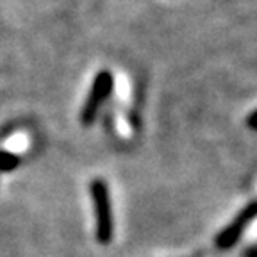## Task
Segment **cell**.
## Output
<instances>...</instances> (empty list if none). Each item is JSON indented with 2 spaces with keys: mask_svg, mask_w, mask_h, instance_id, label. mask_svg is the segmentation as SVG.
<instances>
[{
  "mask_svg": "<svg viewBox=\"0 0 257 257\" xmlns=\"http://www.w3.org/2000/svg\"><path fill=\"white\" fill-rule=\"evenodd\" d=\"M91 198L93 209H95L96 239L102 245H107L112 239V214L107 184L102 179H96V181L91 182Z\"/></svg>",
  "mask_w": 257,
  "mask_h": 257,
  "instance_id": "6da1fadb",
  "label": "cell"
},
{
  "mask_svg": "<svg viewBox=\"0 0 257 257\" xmlns=\"http://www.w3.org/2000/svg\"><path fill=\"white\" fill-rule=\"evenodd\" d=\"M112 88H114V77L109 70H102L96 73V77L93 79L91 89H89V95L84 102V107H82V112H80L82 123L91 125L95 121L96 114L109 98Z\"/></svg>",
  "mask_w": 257,
  "mask_h": 257,
  "instance_id": "7a4b0ae2",
  "label": "cell"
},
{
  "mask_svg": "<svg viewBox=\"0 0 257 257\" xmlns=\"http://www.w3.org/2000/svg\"><path fill=\"white\" fill-rule=\"evenodd\" d=\"M255 218H257V202H252V204L246 205L243 211H239V214L216 236L214 243H216L218 248L220 250L232 248L237 241H239L241 234L245 232L246 227H248Z\"/></svg>",
  "mask_w": 257,
  "mask_h": 257,
  "instance_id": "3957f363",
  "label": "cell"
},
{
  "mask_svg": "<svg viewBox=\"0 0 257 257\" xmlns=\"http://www.w3.org/2000/svg\"><path fill=\"white\" fill-rule=\"evenodd\" d=\"M18 165V157L11 154H0V170H13Z\"/></svg>",
  "mask_w": 257,
  "mask_h": 257,
  "instance_id": "277c9868",
  "label": "cell"
},
{
  "mask_svg": "<svg viewBox=\"0 0 257 257\" xmlns=\"http://www.w3.org/2000/svg\"><path fill=\"white\" fill-rule=\"evenodd\" d=\"M246 123H248V127H250V128L257 131V111H253L252 114H250L248 120H246Z\"/></svg>",
  "mask_w": 257,
  "mask_h": 257,
  "instance_id": "5b68a950",
  "label": "cell"
},
{
  "mask_svg": "<svg viewBox=\"0 0 257 257\" xmlns=\"http://www.w3.org/2000/svg\"><path fill=\"white\" fill-rule=\"evenodd\" d=\"M246 257H257V246H253V248H250L248 252H246Z\"/></svg>",
  "mask_w": 257,
  "mask_h": 257,
  "instance_id": "8992f818",
  "label": "cell"
}]
</instances>
